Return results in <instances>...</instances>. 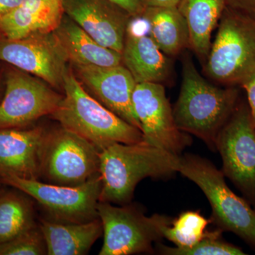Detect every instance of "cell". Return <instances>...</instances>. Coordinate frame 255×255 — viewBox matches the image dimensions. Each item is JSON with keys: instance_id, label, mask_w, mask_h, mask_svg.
<instances>
[{"instance_id": "83f0119b", "label": "cell", "mask_w": 255, "mask_h": 255, "mask_svg": "<svg viewBox=\"0 0 255 255\" xmlns=\"http://www.w3.org/2000/svg\"><path fill=\"white\" fill-rule=\"evenodd\" d=\"M242 87L246 90L248 106L255 124V76Z\"/></svg>"}, {"instance_id": "ba28073f", "label": "cell", "mask_w": 255, "mask_h": 255, "mask_svg": "<svg viewBox=\"0 0 255 255\" xmlns=\"http://www.w3.org/2000/svg\"><path fill=\"white\" fill-rule=\"evenodd\" d=\"M0 181L34 199L55 221L86 223L99 218L97 205L102 191L100 174L78 186L57 185L15 176H5Z\"/></svg>"}, {"instance_id": "277c9868", "label": "cell", "mask_w": 255, "mask_h": 255, "mask_svg": "<svg viewBox=\"0 0 255 255\" xmlns=\"http://www.w3.org/2000/svg\"><path fill=\"white\" fill-rule=\"evenodd\" d=\"M208 78L228 87L255 76V18L226 6L204 64Z\"/></svg>"}, {"instance_id": "4316f807", "label": "cell", "mask_w": 255, "mask_h": 255, "mask_svg": "<svg viewBox=\"0 0 255 255\" xmlns=\"http://www.w3.org/2000/svg\"><path fill=\"white\" fill-rule=\"evenodd\" d=\"M126 10L132 17L141 16L144 7L140 0H110Z\"/></svg>"}, {"instance_id": "6da1fadb", "label": "cell", "mask_w": 255, "mask_h": 255, "mask_svg": "<svg viewBox=\"0 0 255 255\" xmlns=\"http://www.w3.org/2000/svg\"><path fill=\"white\" fill-rule=\"evenodd\" d=\"M100 201L128 204L137 184L147 177L166 179L178 172L180 155L148 142H115L100 153Z\"/></svg>"}, {"instance_id": "30bf717a", "label": "cell", "mask_w": 255, "mask_h": 255, "mask_svg": "<svg viewBox=\"0 0 255 255\" xmlns=\"http://www.w3.org/2000/svg\"><path fill=\"white\" fill-rule=\"evenodd\" d=\"M11 65L5 71V90L0 102V129L26 128L51 115L63 96L41 79Z\"/></svg>"}, {"instance_id": "ffe728a7", "label": "cell", "mask_w": 255, "mask_h": 255, "mask_svg": "<svg viewBox=\"0 0 255 255\" xmlns=\"http://www.w3.org/2000/svg\"><path fill=\"white\" fill-rule=\"evenodd\" d=\"M226 7V0H179L177 8L187 23L189 47L203 65L211 49L213 31Z\"/></svg>"}, {"instance_id": "7c38bea8", "label": "cell", "mask_w": 255, "mask_h": 255, "mask_svg": "<svg viewBox=\"0 0 255 255\" xmlns=\"http://www.w3.org/2000/svg\"><path fill=\"white\" fill-rule=\"evenodd\" d=\"M0 62L31 74L57 89H63L68 58L53 32L18 39L0 38Z\"/></svg>"}, {"instance_id": "ac0fdd59", "label": "cell", "mask_w": 255, "mask_h": 255, "mask_svg": "<svg viewBox=\"0 0 255 255\" xmlns=\"http://www.w3.org/2000/svg\"><path fill=\"white\" fill-rule=\"evenodd\" d=\"M53 33L73 65L111 67L122 64V53L100 44L65 14Z\"/></svg>"}, {"instance_id": "484cf974", "label": "cell", "mask_w": 255, "mask_h": 255, "mask_svg": "<svg viewBox=\"0 0 255 255\" xmlns=\"http://www.w3.org/2000/svg\"><path fill=\"white\" fill-rule=\"evenodd\" d=\"M226 6L255 18V0H226Z\"/></svg>"}, {"instance_id": "8fae6325", "label": "cell", "mask_w": 255, "mask_h": 255, "mask_svg": "<svg viewBox=\"0 0 255 255\" xmlns=\"http://www.w3.org/2000/svg\"><path fill=\"white\" fill-rule=\"evenodd\" d=\"M132 102L144 141L177 155L191 145V137L176 125L163 85L137 83Z\"/></svg>"}, {"instance_id": "d6986e66", "label": "cell", "mask_w": 255, "mask_h": 255, "mask_svg": "<svg viewBox=\"0 0 255 255\" xmlns=\"http://www.w3.org/2000/svg\"><path fill=\"white\" fill-rule=\"evenodd\" d=\"M47 255H86L103 233L100 219L86 223H63L42 220Z\"/></svg>"}, {"instance_id": "7402d4cb", "label": "cell", "mask_w": 255, "mask_h": 255, "mask_svg": "<svg viewBox=\"0 0 255 255\" xmlns=\"http://www.w3.org/2000/svg\"><path fill=\"white\" fill-rule=\"evenodd\" d=\"M36 224L31 201L18 191L0 192V244Z\"/></svg>"}, {"instance_id": "2e32d148", "label": "cell", "mask_w": 255, "mask_h": 255, "mask_svg": "<svg viewBox=\"0 0 255 255\" xmlns=\"http://www.w3.org/2000/svg\"><path fill=\"white\" fill-rule=\"evenodd\" d=\"M65 14L62 0H23L0 18V38L18 39L53 32Z\"/></svg>"}, {"instance_id": "cb8c5ba5", "label": "cell", "mask_w": 255, "mask_h": 255, "mask_svg": "<svg viewBox=\"0 0 255 255\" xmlns=\"http://www.w3.org/2000/svg\"><path fill=\"white\" fill-rule=\"evenodd\" d=\"M223 231L216 229L210 231L204 239L190 248L159 246V253L165 255H244L241 248L226 243L221 238Z\"/></svg>"}, {"instance_id": "4dcf8cb0", "label": "cell", "mask_w": 255, "mask_h": 255, "mask_svg": "<svg viewBox=\"0 0 255 255\" xmlns=\"http://www.w3.org/2000/svg\"><path fill=\"white\" fill-rule=\"evenodd\" d=\"M1 69H0V102H1Z\"/></svg>"}, {"instance_id": "9c48e42d", "label": "cell", "mask_w": 255, "mask_h": 255, "mask_svg": "<svg viewBox=\"0 0 255 255\" xmlns=\"http://www.w3.org/2000/svg\"><path fill=\"white\" fill-rule=\"evenodd\" d=\"M223 173L255 204V124L249 106L237 105L216 137Z\"/></svg>"}, {"instance_id": "3957f363", "label": "cell", "mask_w": 255, "mask_h": 255, "mask_svg": "<svg viewBox=\"0 0 255 255\" xmlns=\"http://www.w3.org/2000/svg\"><path fill=\"white\" fill-rule=\"evenodd\" d=\"M64 95L51 117L61 127L86 139L102 151L115 142L141 141L140 129L130 125L85 91L68 69L64 78Z\"/></svg>"}, {"instance_id": "603a6c76", "label": "cell", "mask_w": 255, "mask_h": 255, "mask_svg": "<svg viewBox=\"0 0 255 255\" xmlns=\"http://www.w3.org/2000/svg\"><path fill=\"white\" fill-rule=\"evenodd\" d=\"M211 223L199 211L182 212L162 230L163 237L179 248H190L209 234L207 226Z\"/></svg>"}, {"instance_id": "8992f818", "label": "cell", "mask_w": 255, "mask_h": 255, "mask_svg": "<svg viewBox=\"0 0 255 255\" xmlns=\"http://www.w3.org/2000/svg\"><path fill=\"white\" fill-rule=\"evenodd\" d=\"M100 153L91 142L63 127L46 132L40 179L57 185H81L100 174Z\"/></svg>"}, {"instance_id": "1f68e13d", "label": "cell", "mask_w": 255, "mask_h": 255, "mask_svg": "<svg viewBox=\"0 0 255 255\" xmlns=\"http://www.w3.org/2000/svg\"><path fill=\"white\" fill-rule=\"evenodd\" d=\"M0 192H1V191H0Z\"/></svg>"}, {"instance_id": "4fadbf2b", "label": "cell", "mask_w": 255, "mask_h": 255, "mask_svg": "<svg viewBox=\"0 0 255 255\" xmlns=\"http://www.w3.org/2000/svg\"><path fill=\"white\" fill-rule=\"evenodd\" d=\"M64 12L102 46L122 53L131 17L110 0H62Z\"/></svg>"}, {"instance_id": "f1b7e54d", "label": "cell", "mask_w": 255, "mask_h": 255, "mask_svg": "<svg viewBox=\"0 0 255 255\" xmlns=\"http://www.w3.org/2000/svg\"><path fill=\"white\" fill-rule=\"evenodd\" d=\"M22 1L23 0H0V18L17 7Z\"/></svg>"}, {"instance_id": "9a60e30c", "label": "cell", "mask_w": 255, "mask_h": 255, "mask_svg": "<svg viewBox=\"0 0 255 255\" xmlns=\"http://www.w3.org/2000/svg\"><path fill=\"white\" fill-rule=\"evenodd\" d=\"M43 128L0 129V178L39 180Z\"/></svg>"}, {"instance_id": "5bb4252c", "label": "cell", "mask_w": 255, "mask_h": 255, "mask_svg": "<svg viewBox=\"0 0 255 255\" xmlns=\"http://www.w3.org/2000/svg\"><path fill=\"white\" fill-rule=\"evenodd\" d=\"M73 66L80 80L97 97V100L126 122L140 130L132 102L137 83L124 65Z\"/></svg>"}, {"instance_id": "5b68a950", "label": "cell", "mask_w": 255, "mask_h": 255, "mask_svg": "<svg viewBox=\"0 0 255 255\" xmlns=\"http://www.w3.org/2000/svg\"><path fill=\"white\" fill-rule=\"evenodd\" d=\"M178 172L204 193L212 209L211 223L218 229L235 233L255 248V211L228 187L222 171L208 159L186 154L180 155Z\"/></svg>"}, {"instance_id": "52a82bcc", "label": "cell", "mask_w": 255, "mask_h": 255, "mask_svg": "<svg viewBox=\"0 0 255 255\" xmlns=\"http://www.w3.org/2000/svg\"><path fill=\"white\" fill-rule=\"evenodd\" d=\"M97 213L104 233L100 255L152 253V244L164 238L162 230L172 221L164 215L147 217L135 206L117 207L102 201L97 205Z\"/></svg>"}, {"instance_id": "7a4b0ae2", "label": "cell", "mask_w": 255, "mask_h": 255, "mask_svg": "<svg viewBox=\"0 0 255 255\" xmlns=\"http://www.w3.org/2000/svg\"><path fill=\"white\" fill-rule=\"evenodd\" d=\"M238 97L236 87H219L201 76L191 57L185 54L180 92L172 110L176 125L216 150V137L236 110Z\"/></svg>"}, {"instance_id": "44dd1931", "label": "cell", "mask_w": 255, "mask_h": 255, "mask_svg": "<svg viewBox=\"0 0 255 255\" xmlns=\"http://www.w3.org/2000/svg\"><path fill=\"white\" fill-rule=\"evenodd\" d=\"M141 17L150 36L165 55L176 56L189 47V28L177 6L145 7Z\"/></svg>"}, {"instance_id": "f546056e", "label": "cell", "mask_w": 255, "mask_h": 255, "mask_svg": "<svg viewBox=\"0 0 255 255\" xmlns=\"http://www.w3.org/2000/svg\"><path fill=\"white\" fill-rule=\"evenodd\" d=\"M144 7L149 6H177L179 0H140Z\"/></svg>"}, {"instance_id": "e0dca14e", "label": "cell", "mask_w": 255, "mask_h": 255, "mask_svg": "<svg viewBox=\"0 0 255 255\" xmlns=\"http://www.w3.org/2000/svg\"><path fill=\"white\" fill-rule=\"evenodd\" d=\"M122 55V65L131 73L136 83L162 85L170 77L171 63L168 58L150 36L132 31L130 23Z\"/></svg>"}, {"instance_id": "d4e9b609", "label": "cell", "mask_w": 255, "mask_h": 255, "mask_svg": "<svg viewBox=\"0 0 255 255\" xmlns=\"http://www.w3.org/2000/svg\"><path fill=\"white\" fill-rule=\"evenodd\" d=\"M47 255V247L39 225L35 224L13 239L0 244V255Z\"/></svg>"}]
</instances>
